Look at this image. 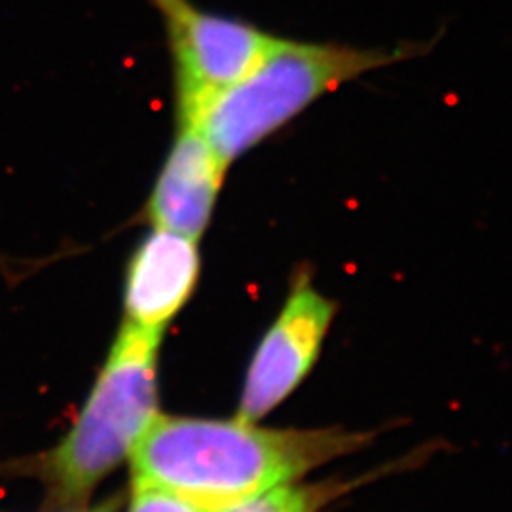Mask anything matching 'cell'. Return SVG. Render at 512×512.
<instances>
[{"mask_svg": "<svg viewBox=\"0 0 512 512\" xmlns=\"http://www.w3.org/2000/svg\"><path fill=\"white\" fill-rule=\"evenodd\" d=\"M114 503L112 501H109V503H105V505H101V507H97V509H93V511L90 512H114Z\"/></svg>", "mask_w": 512, "mask_h": 512, "instance_id": "cell-10", "label": "cell"}, {"mask_svg": "<svg viewBox=\"0 0 512 512\" xmlns=\"http://www.w3.org/2000/svg\"><path fill=\"white\" fill-rule=\"evenodd\" d=\"M226 169L194 124H177L148 196L147 219L154 228L198 241L215 211Z\"/></svg>", "mask_w": 512, "mask_h": 512, "instance_id": "cell-6", "label": "cell"}, {"mask_svg": "<svg viewBox=\"0 0 512 512\" xmlns=\"http://www.w3.org/2000/svg\"><path fill=\"white\" fill-rule=\"evenodd\" d=\"M173 55L177 124H192L217 93L270 54L277 38L255 25L203 12L192 0H152Z\"/></svg>", "mask_w": 512, "mask_h": 512, "instance_id": "cell-4", "label": "cell"}, {"mask_svg": "<svg viewBox=\"0 0 512 512\" xmlns=\"http://www.w3.org/2000/svg\"><path fill=\"white\" fill-rule=\"evenodd\" d=\"M370 439L346 429H260L241 420L156 416L133 446V486L217 511L346 458Z\"/></svg>", "mask_w": 512, "mask_h": 512, "instance_id": "cell-1", "label": "cell"}, {"mask_svg": "<svg viewBox=\"0 0 512 512\" xmlns=\"http://www.w3.org/2000/svg\"><path fill=\"white\" fill-rule=\"evenodd\" d=\"M160 334L131 321L120 330L80 420L50 459V478L61 497L88 494L156 418Z\"/></svg>", "mask_w": 512, "mask_h": 512, "instance_id": "cell-3", "label": "cell"}, {"mask_svg": "<svg viewBox=\"0 0 512 512\" xmlns=\"http://www.w3.org/2000/svg\"><path fill=\"white\" fill-rule=\"evenodd\" d=\"M131 512H209L186 501L179 495L169 494L150 486H135Z\"/></svg>", "mask_w": 512, "mask_h": 512, "instance_id": "cell-9", "label": "cell"}, {"mask_svg": "<svg viewBox=\"0 0 512 512\" xmlns=\"http://www.w3.org/2000/svg\"><path fill=\"white\" fill-rule=\"evenodd\" d=\"M416 52L418 48L365 50L277 38L270 54L251 73L217 93L192 124L222 164L230 167L323 95Z\"/></svg>", "mask_w": 512, "mask_h": 512, "instance_id": "cell-2", "label": "cell"}, {"mask_svg": "<svg viewBox=\"0 0 512 512\" xmlns=\"http://www.w3.org/2000/svg\"><path fill=\"white\" fill-rule=\"evenodd\" d=\"M198 241L154 228L131 256L126 285L128 321L162 330L183 308L200 274Z\"/></svg>", "mask_w": 512, "mask_h": 512, "instance_id": "cell-7", "label": "cell"}, {"mask_svg": "<svg viewBox=\"0 0 512 512\" xmlns=\"http://www.w3.org/2000/svg\"><path fill=\"white\" fill-rule=\"evenodd\" d=\"M346 490L349 484L344 482L296 484L293 480L209 512H321Z\"/></svg>", "mask_w": 512, "mask_h": 512, "instance_id": "cell-8", "label": "cell"}, {"mask_svg": "<svg viewBox=\"0 0 512 512\" xmlns=\"http://www.w3.org/2000/svg\"><path fill=\"white\" fill-rule=\"evenodd\" d=\"M336 315L334 302L306 275L293 283L274 325L262 338L245 380L238 420L255 423L306 380Z\"/></svg>", "mask_w": 512, "mask_h": 512, "instance_id": "cell-5", "label": "cell"}]
</instances>
